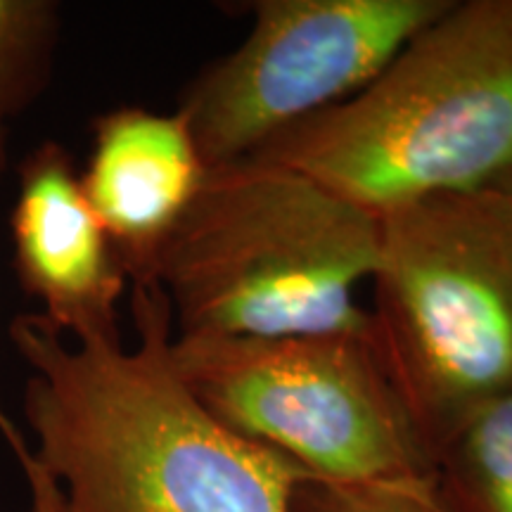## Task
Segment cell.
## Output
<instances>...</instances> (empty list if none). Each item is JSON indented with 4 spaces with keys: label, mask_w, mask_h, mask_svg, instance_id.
Instances as JSON below:
<instances>
[{
    "label": "cell",
    "mask_w": 512,
    "mask_h": 512,
    "mask_svg": "<svg viewBox=\"0 0 512 512\" xmlns=\"http://www.w3.org/2000/svg\"><path fill=\"white\" fill-rule=\"evenodd\" d=\"M136 347L72 339L41 313L10 325L29 368L31 456L62 512H292L306 472L214 418L171 361L174 318L155 283H133Z\"/></svg>",
    "instance_id": "6da1fadb"
},
{
    "label": "cell",
    "mask_w": 512,
    "mask_h": 512,
    "mask_svg": "<svg viewBox=\"0 0 512 512\" xmlns=\"http://www.w3.org/2000/svg\"><path fill=\"white\" fill-rule=\"evenodd\" d=\"M380 214L261 159L209 166L150 278L176 335H361Z\"/></svg>",
    "instance_id": "7a4b0ae2"
},
{
    "label": "cell",
    "mask_w": 512,
    "mask_h": 512,
    "mask_svg": "<svg viewBox=\"0 0 512 512\" xmlns=\"http://www.w3.org/2000/svg\"><path fill=\"white\" fill-rule=\"evenodd\" d=\"M252 159L302 171L375 214L486 190L512 162V0H451L363 91Z\"/></svg>",
    "instance_id": "3957f363"
},
{
    "label": "cell",
    "mask_w": 512,
    "mask_h": 512,
    "mask_svg": "<svg viewBox=\"0 0 512 512\" xmlns=\"http://www.w3.org/2000/svg\"><path fill=\"white\" fill-rule=\"evenodd\" d=\"M368 339L430 453L512 394V204L448 192L380 214Z\"/></svg>",
    "instance_id": "277c9868"
},
{
    "label": "cell",
    "mask_w": 512,
    "mask_h": 512,
    "mask_svg": "<svg viewBox=\"0 0 512 512\" xmlns=\"http://www.w3.org/2000/svg\"><path fill=\"white\" fill-rule=\"evenodd\" d=\"M176 373L235 434L320 482L432 477V458L361 335H176Z\"/></svg>",
    "instance_id": "5b68a950"
},
{
    "label": "cell",
    "mask_w": 512,
    "mask_h": 512,
    "mask_svg": "<svg viewBox=\"0 0 512 512\" xmlns=\"http://www.w3.org/2000/svg\"><path fill=\"white\" fill-rule=\"evenodd\" d=\"M451 0H254L252 27L178 102L207 166L249 159L368 86Z\"/></svg>",
    "instance_id": "8992f818"
},
{
    "label": "cell",
    "mask_w": 512,
    "mask_h": 512,
    "mask_svg": "<svg viewBox=\"0 0 512 512\" xmlns=\"http://www.w3.org/2000/svg\"><path fill=\"white\" fill-rule=\"evenodd\" d=\"M10 226L17 280L41 316L72 339H121L128 273L60 143L38 145L19 166Z\"/></svg>",
    "instance_id": "52a82bcc"
},
{
    "label": "cell",
    "mask_w": 512,
    "mask_h": 512,
    "mask_svg": "<svg viewBox=\"0 0 512 512\" xmlns=\"http://www.w3.org/2000/svg\"><path fill=\"white\" fill-rule=\"evenodd\" d=\"M207 169L178 112L159 114L128 105L93 121V147L81 188L131 283L150 278Z\"/></svg>",
    "instance_id": "ba28073f"
},
{
    "label": "cell",
    "mask_w": 512,
    "mask_h": 512,
    "mask_svg": "<svg viewBox=\"0 0 512 512\" xmlns=\"http://www.w3.org/2000/svg\"><path fill=\"white\" fill-rule=\"evenodd\" d=\"M432 489L446 512H512V394L439 448Z\"/></svg>",
    "instance_id": "9c48e42d"
},
{
    "label": "cell",
    "mask_w": 512,
    "mask_h": 512,
    "mask_svg": "<svg viewBox=\"0 0 512 512\" xmlns=\"http://www.w3.org/2000/svg\"><path fill=\"white\" fill-rule=\"evenodd\" d=\"M60 34L48 0H0V128L46 86Z\"/></svg>",
    "instance_id": "30bf717a"
},
{
    "label": "cell",
    "mask_w": 512,
    "mask_h": 512,
    "mask_svg": "<svg viewBox=\"0 0 512 512\" xmlns=\"http://www.w3.org/2000/svg\"><path fill=\"white\" fill-rule=\"evenodd\" d=\"M292 512H446L432 477L411 482L337 484L306 477L292 496Z\"/></svg>",
    "instance_id": "8fae6325"
},
{
    "label": "cell",
    "mask_w": 512,
    "mask_h": 512,
    "mask_svg": "<svg viewBox=\"0 0 512 512\" xmlns=\"http://www.w3.org/2000/svg\"><path fill=\"white\" fill-rule=\"evenodd\" d=\"M22 472L29 482L31 498H34V512H62L60 486L36 463L34 456H31V463Z\"/></svg>",
    "instance_id": "7c38bea8"
},
{
    "label": "cell",
    "mask_w": 512,
    "mask_h": 512,
    "mask_svg": "<svg viewBox=\"0 0 512 512\" xmlns=\"http://www.w3.org/2000/svg\"><path fill=\"white\" fill-rule=\"evenodd\" d=\"M3 147H5V138H3V128H0V166H3V159H5ZM0 434H3L5 441H8L12 453H15L17 460H19V467L24 470V467L31 463V448H29L27 441H24L22 432H19L15 427V422H12L8 418V413L3 411V406H0Z\"/></svg>",
    "instance_id": "4fadbf2b"
},
{
    "label": "cell",
    "mask_w": 512,
    "mask_h": 512,
    "mask_svg": "<svg viewBox=\"0 0 512 512\" xmlns=\"http://www.w3.org/2000/svg\"><path fill=\"white\" fill-rule=\"evenodd\" d=\"M486 190H494V192H498V195L505 197V200H508V202L512 204V162L508 164V169H505L503 174L498 176L496 181L491 183L489 188H486Z\"/></svg>",
    "instance_id": "5bb4252c"
}]
</instances>
